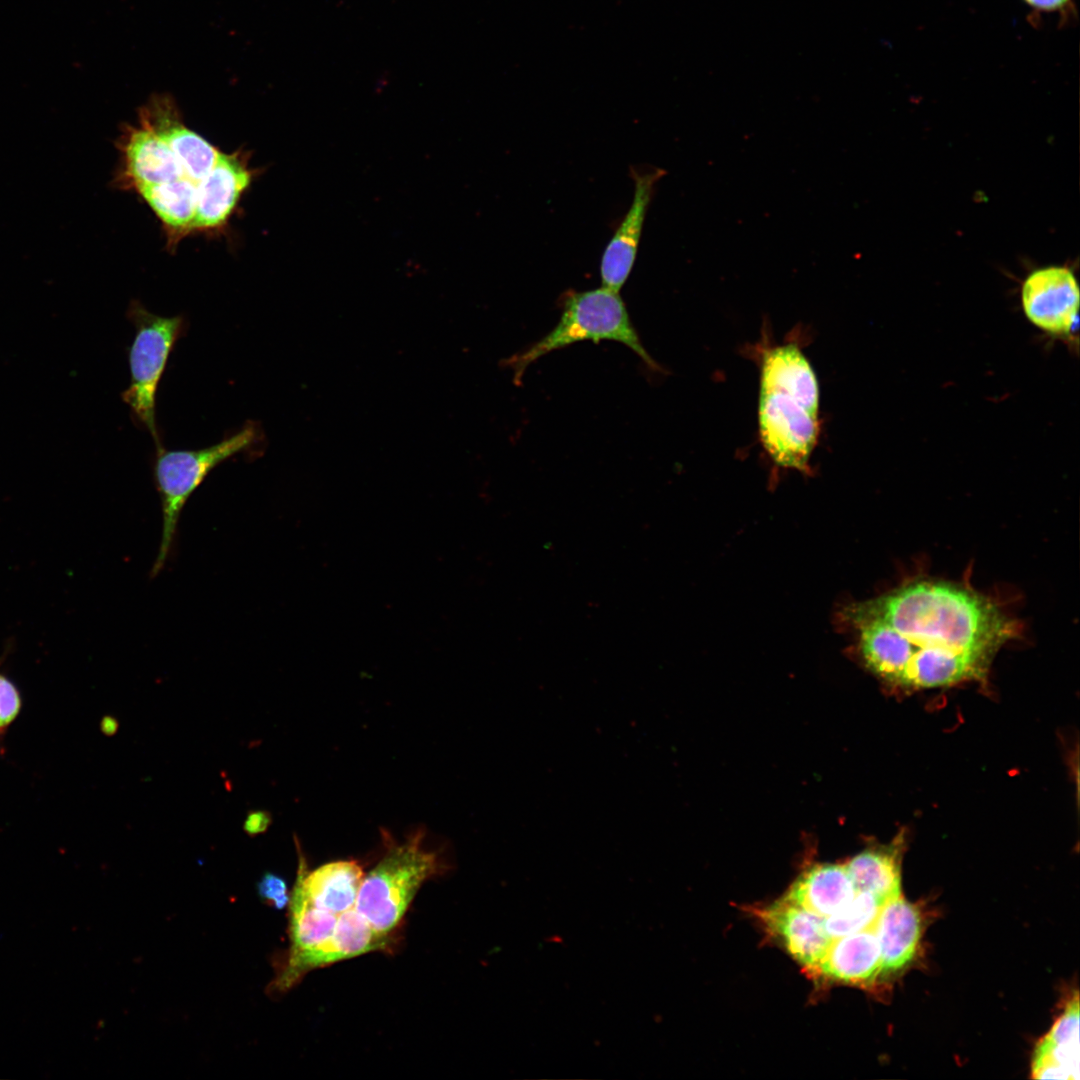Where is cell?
<instances>
[{
	"instance_id": "obj_10",
	"label": "cell",
	"mask_w": 1080,
	"mask_h": 1080,
	"mask_svg": "<svg viewBox=\"0 0 1080 1080\" xmlns=\"http://www.w3.org/2000/svg\"><path fill=\"white\" fill-rule=\"evenodd\" d=\"M759 912L766 926L782 939L793 958L815 971L831 942L824 928V918L784 897Z\"/></svg>"
},
{
	"instance_id": "obj_4",
	"label": "cell",
	"mask_w": 1080,
	"mask_h": 1080,
	"mask_svg": "<svg viewBox=\"0 0 1080 1080\" xmlns=\"http://www.w3.org/2000/svg\"><path fill=\"white\" fill-rule=\"evenodd\" d=\"M562 309L557 325L544 337L502 361L513 371L520 385L526 369L540 357L571 344L591 340H612L630 348L649 369L663 372L643 346L619 292L607 287L578 292L567 290L560 297Z\"/></svg>"
},
{
	"instance_id": "obj_17",
	"label": "cell",
	"mask_w": 1080,
	"mask_h": 1080,
	"mask_svg": "<svg viewBox=\"0 0 1080 1080\" xmlns=\"http://www.w3.org/2000/svg\"><path fill=\"white\" fill-rule=\"evenodd\" d=\"M257 887L259 896L266 904L282 909L289 903L288 887L281 877L267 872L262 876Z\"/></svg>"
},
{
	"instance_id": "obj_21",
	"label": "cell",
	"mask_w": 1080,
	"mask_h": 1080,
	"mask_svg": "<svg viewBox=\"0 0 1080 1080\" xmlns=\"http://www.w3.org/2000/svg\"><path fill=\"white\" fill-rule=\"evenodd\" d=\"M117 728H118V723H117V721L115 719H112V718H106L105 719V721H104V730H105V732H107L109 734H113V733L116 732Z\"/></svg>"
},
{
	"instance_id": "obj_14",
	"label": "cell",
	"mask_w": 1080,
	"mask_h": 1080,
	"mask_svg": "<svg viewBox=\"0 0 1080 1080\" xmlns=\"http://www.w3.org/2000/svg\"><path fill=\"white\" fill-rule=\"evenodd\" d=\"M856 893L845 864H819L802 873L784 898L826 918L852 901Z\"/></svg>"
},
{
	"instance_id": "obj_8",
	"label": "cell",
	"mask_w": 1080,
	"mask_h": 1080,
	"mask_svg": "<svg viewBox=\"0 0 1080 1080\" xmlns=\"http://www.w3.org/2000/svg\"><path fill=\"white\" fill-rule=\"evenodd\" d=\"M1028 321L1049 336L1071 338L1078 324L1080 289L1071 269L1048 266L1032 271L1021 287Z\"/></svg>"
},
{
	"instance_id": "obj_20",
	"label": "cell",
	"mask_w": 1080,
	"mask_h": 1080,
	"mask_svg": "<svg viewBox=\"0 0 1080 1080\" xmlns=\"http://www.w3.org/2000/svg\"><path fill=\"white\" fill-rule=\"evenodd\" d=\"M1024 3L1038 12L1059 13L1067 16L1072 12L1073 0H1023Z\"/></svg>"
},
{
	"instance_id": "obj_13",
	"label": "cell",
	"mask_w": 1080,
	"mask_h": 1080,
	"mask_svg": "<svg viewBox=\"0 0 1080 1080\" xmlns=\"http://www.w3.org/2000/svg\"><path fill=\"white\" fill-rule=\"evenodd\" d=\"M1034 1078L1078 1079L1079 1000L1076 993L1065 1011L1038 1043L1033 1057Z\"/></svg>"
},
{
	"instance_id": "obj_2",
	"label": "cell",
	"mask_w": 1080,
	"mask_h": 1080,
	"mask_svg": "<svg viewBox=\"0 0 1080 1080\" xmlns=\"http://www.w3.org/2000/svg\"><path fill=\"white\" fill-rule=\"evenodd\" d=\"M112 185L136 194L161 224L168 250L188 236L225 233L261 170L242 148L224 152L189 128L175 100L155 94L115 142Z\"/></svg>"
},
{
	"instance_id": "obj_15",
	"label": "cell",
	"mask_w": 1080,
	"mask_h": 1080,
	"mask_svg": "<svg viewBox=\"0 0 1080 1080\" xmlns=\"http://www.w3.org/2000/svg\"><path fill=\"white\" fill-rule=\"evenodd\" d=\"M904 839L870 848L852 857L846 870L857 892H868L886 902L901 893V859Z\"/></svg>"
},
{
	"instance_id": "obj_6",
	"label": "cell",
	"mask_w": 1080,
	"mask_h": 1080,
	"mask_svg": "<svg viewBox=\"0 0 1080 1080\" xmlns=\"http://www.w3.org/2000/svg\"><path fill=\"white\" fill-rule=\"evenodd\" d=\"M261 439L260 426L249 421L236 433L202 449L171 451L157 448L153 473L161 501L162 536L152 567L153 576L163 569L169 557L179 517L189 497L215 467L248 451Z\"/></svg>"
},
{
	"instance_id": "obj_18",
	"label": "cell",
	"mask_w": 1080,
	"mask_h": 1080,
	"mask_svg": "<svg viewBox=\"0 0 1080 1080\" xmlns=\"http://www.w3.org/2000/svg\"><path fill=\"white\" fill-rule=\"evenodd\" d=\"M21 707L20 695L14 684L0 673V731L16 718Z\"/></svg>"
},
{
	"instance_id": "obj_1",
	"label": "cell",
	"mask_w": 1080,
	"mask_h": 1080,
	"mask_svg": "<svg viewBox=\"0 0 1080 1080\" xmlns=\"http://www.w3.org/2000/svg\"><path fill=\"white\" fill-rule=\"evenodd\" d=\"M843 618L865 666L906 689L983 679L1017 624L991 599L958 584L918 581L854 603Z\"/></svg>"
},
{
	"instance_id": "obj_5",
	"label": "cell",
	"mask_w": 1080,
	"mask_h": 1080,
	"mask_svg": "<svg viewBox=\"0 0 1080 1080\" xmlns=\"http://www.w3.org/2000/svg\"><path fill=\"white\" fill-rule=\"evenodd\" d=\"M381 860L364 875L353 909L380 938L389 942L419 888L439 874L438 853L424 846V833L416 831L398 844L386 838Z\"/></svg>"
},
{
	"instance_id": "obj_16",
	"label": "cell",
	"mask_w": 1080,
	"mask_h": 1080,
	"mask_svg": "<svg viewBox=\"0 0 1080 1080\" xmlns=\"http://www.w3.org/2000/svg\"><path fill=\"white\" fill-rule=\"evenodd\" d=\"M884 903L868 892H857L847 905L823 919L827 935L832 940L874 926Z\"/></svg>"
},
{
	"instance_id": "obj_19",
	"label": "cell",
	"mask_w": 1080,
	"mask_h": 1080,
	"mask_svg": "<svg viewBox=\"0 0 1080 1080\" xmlns=\"http://www.w3.org/2000/svg\"><path fill=\"white\" fill-rule=\"evenodd\" d=\"M272 823L271 814L265 810L250 811L243 824L244 831L250 836L264 833Z\"/></svg>"
},
{
	"instance_id": "obj_11",
	"label": "cell",
	"mask_w": 1080,
	"mask_h": 1080,
	"mask_svg": "<svg viewBox=\"0 0 1080 1080\" xmlns=\"http://www.w3.org/2000/svg\"><path fill=\"white\" fill-rule=\"evenodd\" d=\"M874 928L881 951L879 976L903 970L914 958L921 938L922 921L917 907L901 892L882 905Z\"/></svg>"
},
{
	"instance_id": "obj_9",
	"label": "cell",
	"mask_w": 1080,
	"mask_h": 1080,
	"mask_svg": "<svg viewBox=\"0 0 1080 1080\" xmlns=\"http://www.w3.org/2000/svg\"><path fill=\"white\" fill-rule=\"evenodd\" d=\"M664 174L659 168L631 169L634 180L633 201L603 253L600 267L603 287L619 292L628 279L654 188Z\"/></svg>"
},
{
	"instance_id": "obj_12",
	"label": "cell",
	"mask_w": 1080,
	"mask_h": 1080,
	"mask_svg": "<svg viewBox=\"0 0 1080 1080\" xmlns=\"http://www.w3.org/2000/svg\"><path fill=\"white\" fill-rule=\"evenodd\" d=\"M881 951L874 926L831 940L815 971L850 984L870 983L880 975Z\"/></svg>"
},
{
	"instance_id": "obj_7",
	"label": "cell",
	"mask_w": 1080,
	"mask_h": 1080,
	"mask_svg": "<svg viewBox=\"0 0 1080 1080\" xmlns=\"http://www.w3.org/2000/svg\"><path fill=\"white\" fill-rule=\"evenodd\" d=\"M127 317L134 325L135 336L129 348L130 385L121 397L159 448L162 445L155 418L157 387L168 357L183 334L185 320L181 315H156L137 300L130 303Z\"/></svg>"
},
{
	"instance_id": "obj_3",
	"label": "cell",
	"mask_w": 1080,
	"mask_h": 1080,
	"mask_svg": "<svg viewBox=\"0 0 1080 1080\" xmlns=\"http://www.w3.org/2000/svg\"><path fill=\"white\" fill-rule=\"evenodd\" d=\"M819 403L816 374L797 344L776 345L762 352L759 435L775 465L809 471L820 433Z\"/></svg>"
}]
</instances>
